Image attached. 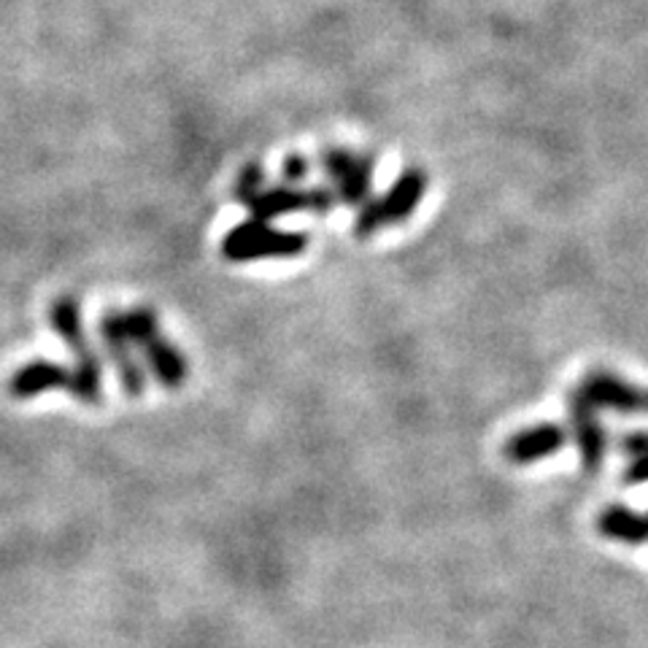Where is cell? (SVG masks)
<instances>
[{"label": "cell", "instance_id": "6da1fadb", "mask_svg": "<svg viewBox=\"0 0 648 648\" xmlns=\"http://www.w3.org/2000/svg\"><path fill=\"white\" fill-rule=\"evenodd\" d=\"M49 322H52L54 333L65 341V346L76 357V365L71 368V395L76 400L87 403V406H97L103 397V368L101 357L95 354L87 330L82 324V311H79L76 297H58L52 309H49Z\"/></svg>", "mask_w": 648, "mask_h": 648}, {"label": "cell", "instance_id": "7a4b0ae2", "mask_svg": "<svg viewBox=\"0 0 648 648\" xmlns=\"http://www.w3.org/2000/svg\"><path fill=\"white\" fill-rule=\"evenodd\" d=\"M125 314V330L130 344L144 354V359L149 363L151 376L163 384L165 389L176 393V389L185 387L189 368L187 357L170 344L168 338L160 333V320H157L155 311L149 309H133L122 311Z\"/></svg>", "mask_w": 648, "mask_h": 648}, {"label": "cell", "instance_id": "3957f363", "mask_svg": "<svg viewBox=\"0 0 648 648\" xmlns=\"http://www.w3.org/2000/svg\"><path fill=\"white\" fill-rule=\"evenodd\" d=\"M222 254L230 262H254L268 257H297L309 249V232L297 230H276L271 222L249 219L236 224L222 238Z\"/></svg>", "mask_w": 648, "mask_h": 648}, {"label": "cell", "instance_id": "277c9868", "mask_svg": "<svg viewBox=\"0 0 648 648\" xmlns=\"http://www.w3.org/2000/svg\"><path fill=\"white\" fill-rule=\"evenodd\" d=\"M425 189L427 176L421 174L419 168L403 170L400 179H397L382 198L368 200V203L363 206L357 222H354V232H357L359 238H368L376 230L387 228V224H397L403 222V219H408L417 211L421 198H425Z\"/></svg>", "mask_w": 648, "mask_h": 648}, {"label": "cell", "instance_id": "5b68a950", "mask_svg": "<svg viewBox=\"0 0 648 648\" xmlns=\"http://www.w3.org/2000/svg\"><path fill=\"white\" fill-rule=\"evenodd\" d=\"M335 192L327 187H309L297 189L292 185L284 187H262L260 192H254L252 198L247 200V209L252 211L254 219L260 222H271V219L284 217V213L295 211H314V213H327L333 211L335 206Z\"/></svg>", "mask_w": 648, "mask_h": 648}, {"label": "cell", "instance_id": "8992f818", "mask_svg": "<svg viewBox=\"0 0 648 648\" xmlns=\"http://www.w3.org/2000/svg\"><path fill=\"white\" fill-rule=\"evenodd\" d=\"M322 168L333 181L335 198L346 206H365L373 187V157L357 155L352 149L330 146L322 151Z\"/></svg>", "mask_w": 648, "mask_h": 648}, {"label": "cell", "instance_id": "52a82bcc", "mask_svg": "<svg viewBox=\"0 0 648 648\" xmlns=\"http://www.w3.org/2000/svg\"><path fill=\"white\" fill-rule=\"evenodd\" d=\"M97 333H101L103 348H106L108 359H112L116 376H119L122 393L127 397H140L146 389V373L140 368L138 357L133 354L130 338H127L125 330V314L122 311H106L97 324Z\"/></svg>", "mask_w": 648, "mask_h": 648}, {"label": "cell", "instance_id": "ba28073f", "mask_svg": "<svg viewBox=\"0 0 648 648\" xmlns=\"http://www.w3.org/2000/svg\"><path fill=\"white\" fill-rule=\"evenodd\" d=\"M578 393L584 395L597 411L605 408V411L625 414V417L646 411V395L640 393L638 387H633V384H627L625 378L614 376V373H589V376L581 382Z\"/></svg>", "mask_w": 648, "mask_h": 648}, {"label": "cell", "instance_id": "9c48e42d", "mask_svg": "<svg viewBox=\"0 0 648 648\" xmlns=\"http://www.w3.org/2000/svg\"><path fill=\"white\" fill-rule=\"evenodd\" d=\"M571 419H573V438H576L581 451V464L589 473H597L605 462V451H608V436L600 421V411L586 400L584 395H573L571 400Z\"/></svg>", "mask_w": 648, "mask_h": 648}, {"label": "cell", "instance_id": "30bf717a", "mask_svg": "<svg viewBox=\"0 0 648 648\" xmlns=\"http://www.w3.org/2000/svg\"><path fill=\"white\" fill-rule=\"evenodd\" d=\"M73 387V373L65 365L52 363V359H33V363L22 365L20 370L11 376L9 382V395L17 400H33V397L54 393V389H63L71 393Z\"/></svg>", "mask_w": 648, "mask_h": 648}, {"label": "cell", "instance_id": "8fae6325", "mask_svg": "<svg viewBox=\"0 0 648 648\" xmlns=\"http://www.w3.org/2000/svg\"><path fill=\"white\" fill-rule=\"evenodd\" d=\"M567 443L565 430L554 421H541V425L527 427V430L516 432L505 443V457L513 464H533L556 454L562 446Z\"/></svg>", "mask_w": 648, "mask_h": 648}, {"label": "cell", "instance_id": "7c38bea8", "mask_svg": "<svg viewBox=\"0 0 648 648\" xmlns=\"http://www.w3.org/2000/svg\"><path fill=\"white\" fill-rule=\"evenodd\" d=\"M597 530L610 541L640 546V543H648V513H638L625 505H608L597 516Z\"/></svg>", "mask_w": 648, "mask_h": 648}, {"label": "cell", "instance_id": "4fadbf2b", "mask_svg": "<svg viewBox=\"0 0 648 648\" xmlns=\"http://www.w3.org/2000/svg\"><path fill=\"white\" fill-rule=\"evenodd\" d=\"M621 449L629 457L625 470V484L640 487L648 484V430H633L621 438Z\"/></svg>", "mask_w": 648, "mask_h": 648}, {"label": "cell", "instance_id": "5bb4252c", "mask_svg": "<svg viewBox=\"0 0 648 648\" xmlns=\"http://www.w3.org/2000/svg\"><path fill=\"white\" fill-rule=\"evenodd\" d=\"M265 187V170L260 168V165H247V168L238 174V181H236V200L238 203H247L249 198H252L254 192H260V189Z\"/></svg>", "mask_w": 648, "mask_h": 648}, {"label": "cell", "instance_id": "9a60e30c", "mask_svg": "<svg viewBox=\"0 0 648 648\" xmlns=\"http://www.w3.org/2000/svg\"><path fill=\"white\" fill-rule=\"evenodd\" d=\"M309 170H311V163L305 160L303 155H286L284 163H281V174H284V179L290 181V185L303 181L305 176H309Z\"/></svg>", "mask_w": 648, "mask_h": 648}, {"label": "cell", "instance_id": "2e32d148", "mask_svg": "<svg viewBox=\"0 0 648 648\" xmlns=\"http://www.w3.org/2000/svg\"><path fill=\"white\" fill-rule=\"evenodd\" d=\"M646 414H648V395H646Z\"/></svg>", "mask_w": 648, "mask_h": 648}]
</instances>
